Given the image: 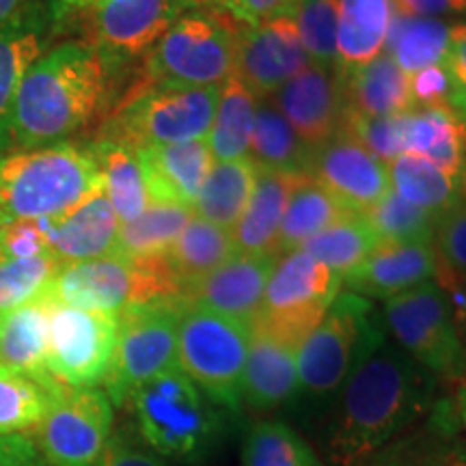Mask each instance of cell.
Wrapping results in <instances>:
<instances>
[{
	"mask_svg": "<svg viewBox=\"0 0 466 466\" xmlns=\"http://www.w3.org/2000/svg\"><path fill=\"white\" fill-rule=\"evenodd\" d=\"M442 66H445L453 85L451 108L462 116L466 124V22H458L456 37H453L451 50Z\"/></svg>",
	"mask_w": 466,
	"mask_h": 466,
	"instance_id": "51",
	"label": "cell"
},
{
	"mask_svg": "<svg viewBox=\"0 0 466 466\" xmlns=\"http://www.w3.org/2000/svg\"><path fill=\"white\" fill-rule=\"evenodd\" d=\"M436 255L432 244L380 240L363 264L343 277L346 291L363 299L389 300L393 296L434 281Z\"/></svg>",
	"mask_w": 466,
	"mask_h": 466,
	"instance_id": "20",
	"label": "cell"
},
{
	"mask_svg": "<svg viewBox=\"0 0 466 466\" xmlns=\"http://www.w3.org/2000/svg\"><path fill=\"white\" fill-rule=\"evenodd\" d=\"M26 3L28 0H0V26L9 22Z\"/></svg>",
	"mask_w": 466,
	"mask_h": 466,
	"instance_id": "57",
	"label": "cell"
},
{
	"mask_svg": "<svg viewBox=\"0 0 466 466\" xmlns=\"http://www.w3.org/2000/svg\"><path fill=\"white\" fill-rule=\"evenodd\" d=\"M395 11L415 17L466 15V0H393Z\"/></svg>",
	"mask_w": 466,
	"mask_h": 466,
	"instance_id": "54",
	"label": "cell"
},
{
	"mask_svg": "<svg viewBox=\"0 0 466 466\" xmlns=\"http://www.w3.org/2000/svg\"><path fill=\"white\" fill-rule=\"evenodd\" d=\"M46 299L86 311L119 313L130 305L182 299L165 258L130 261L119 255L74 261L58 268Z\"/></svg>",
	"mask_w": 466,
	"mask_h": 466,
	"instance_id": "9",
	"label": "cell"
},
{
	"mask_svg": "<svg viewBox=\"0 0 466 466\" xmlns=\"http://www.w3.org/2000/svg\"><path fill=\"white\" fill-rule=\"evenodd\" d=\"M436 275L466 279V203L458 201L434 220Z\"/></svg>",
	"mask_w": 466,
	"mask_h": 466,
	"instance_id": "46",
	"label": "cell"
},
{
	"mask_svg": "<svg viewBox=\"0 0 466 466\" xmlns=\"http://www.w3.org/2000/svg\"><path fill=\"white\" fill-rule=\"evenodd\" d=\"M458 199L466 203V162L458 173Z\"/></svg>",
	"mask_w": 466,
	"mask_h": 466,
	"instance_id": "59",
	"label": "cell"
},
{
	"mask_svg": "<svg viewBox=\"0 0 466 466\" xmlns=\"http://www.w3.org/2000/svg\"><path fill=\"white\" fill-rule=\"evenodd\" d=\"M149 203H177L195 208L201 186L212 168L208 138L175 145H154L137 151Z\"/></svg>",
	"mask_w": 466,
	"mask_h": 466,
	"instance_id": "22",
	"label": "cell"
},
{
	"mask_svg": "<svg viewBox=\"0 0 466 466\" xmlns=\"http://www.w3.org/2000/svg\"><path fill=\"white\" fill-rule=\"evenodd\" d=\"M434 283L445 291L447 299L451 302L453 318H456V326H458V335H460V341H462L464 357H466V279L436 275Z\"/></svg>",
	"mask_w": 466,
	"mask_h": 466,
	"instance_id": "55",
	"label": "cell"
},
{
	"mask_svg": "<svg viewBox=\"0 0 466 466\" xmlns=\"http://www.w3.org/2000/svg\"><path fill=\"white\" fill-rule=\"evenodd\" d=\"M190 5H209V7L225 9V0H188ZM227 11V9H225Z\"/></svg>",
	"mask_w": 466,
	"mask_h": 466,
	"instance_id": "60",
	"label": "cell"
},
{
	"mask_svg": "<svg viewBox=\"0 0 466 466\" xmlns=\"http://www.w3.org/2000/svg\"><path fill=\"white\" fill-rule=\"evenodd\" d=\"M0 253L9 258H37L50 253L46 225L42 220H14L0 225Z\"/></svg>",
	"mask_w": 466,
	"mask_h": 466,
	"instance_id": "48",
	"label": "cell"
},
{
	"mask_svg": "<svg viewBox=\"0 0 466 466\" xmlns=\"http://www.w3.org/2000/svg\"><path fill=\"white\" fill-rule=\"evenodd\" d=\"M126 406L138 439L173 464L206 462L223 441L218 406L179 367L141 384Z\"/></svg>",
	"mask_w": 466,
	"mask_h": 466,
	"instance_id": "5",
	"label": "cell"
},
{
	"mask_svg": "<svg viewBox=\"0 0 466 466\" xmlns=\"http://www.w3.org/2000/svg\"><path fill=\"white\" fill-rule=\"evenodd\" d=\"M240 466H322L318 453L281 419H261L247 430Z\"/></svg>",
	"mask_w": 466,
	"mask_h": 466,
	"instance_id": "42",
	"label": "cell"
},
{
	"mask_svg": "<svg viewBox=\"0 0 466 466\" xmlns=\"http://www.w3.org/2000/svg\"><path fill=\"white\" fill-rule=\"evenodd\" d=\"M48 300L42 299L0 313V365L28 374H48Z\"/></svg>",
	"mask_w": 466,
	"mask_h": 466,
	"instance_id": "34",
	"label": "cell"
},
{
	"mask_svg": "<svg viewBox=\"0 0 466 466\" xmlns=\"http://www.w3.org/2000/svg\"><path fill=\"white\" fill-rule=\"evenodd\" d=\"M378 242H380V238L363 218V214L350 212L337 223L326 227L324 231L309 238L300 250H305L319 264L333 270L343 281V277L363 264Z\"/></svg>",
	"mask_w": 466,
	"mask_h": 466,
	"instance_id": "41",
	"label": "cell"
},
{
	"mask_svg": "<svg viewBox=\"0 0 466 466\" xmlns=\"http://www.w3.org/2000/svg\"><path fill=\"white\" fill-rule=\"evenodd\" d=\"M63 387L50 374H28L0 365V436L37 430Z\"/></svg>",
	"mask_w": 466,
	"mask_h": 466,
	"instance_id": "32",
	"label": "cell"
},
{
	"mask_svg": "<svg viewBox=\"0 0 466 466\" xmlns=\"http://www.w3.org/2000/svg\"><path fill=\"white\" fill-rule=\"evenodd\" d=\"M294 22L311 66L335 69L339 0H299Z\"/></svg>",
	"mask_w": 466,
	"mask_h": 466,
	"instance_id": "45",
	"label": "cell"
},
{
	"mask_svg": "<svg viewBox=\"0 0 466 466\" xmlns=\"http://www.w3.org/2000/svg\"><path fill=\"white\" fill-rule=\"evenodd\" d=\"M93 158L100 167L110 206L119 223H132L147 209V186L137 151L113 138H100L91 147Z\"/></svg>",
	"mask_w": 466,
	"mask_h": 466,
	"instance_id": "36",
	"label": "cell"
},
{
	"mask_svg": "<svg viewBox=\"0 0 466 466\" xmlns=\"http://www.w3.org/2000/svg\"><path fill=\"white\" fill-rule=\"evenodd\" d=\"M244 22L229 11L195 5L182 11L145 56L147 83L223 86L236 74Z\"/></svg>",
	"mask_w": 466,
	"mask_h": 466,
	"instance_id": "6",
	"label": "cell"
},
{
	"mask_svg": "<svg viewBox=\"0 0 466 466\" xmlns=\"http://www.w3.org/2000/svg\"><path fill=\"white\" fill-rule=\"evenodd\" d=\"M350 212L352 209L343 206L322 184H318L311 175H305L296 190L291 192L288 209H285L281 227H279L277 258L300 248L309 238L324 231L326 227L337 223Z\"/></svg>",
	"mask_w": 466,
	"mask_h": 466,
	"instance_id": "37",
	"label": "cell"
},
{
	"mask_svg": "<svg viewBox=\"0 0 466 466\" xmlns=\"http://www.w3.org/2000/svg\"><path fill=\"white\" fill-rule=\"evenodd\" d=\"M48 231L50 253L61 264L110 258L116 253L119 218L106 192L100 190L58 220H42Z\"/></svg>",
	"mask_w": 466,
	"mask_h": 466,
	"instance_id": "24",
	"label": "cell"
},
{
	"mask_svg": "<svg viewBox=\"0 0 466 466\" xmlns=\"http://www.w3.org/2000/svg\"><path fill=\"white\" fill-rule=\"evenodd\" d=\"M184 302L160 299L119 311L113 365L104 380L113 406H126L141 384L177 367V326Z\"/></svg>",
	"mask_w": 466,
	"mask_h": 466,
	"instance_id": "11",
	"label": "cell"
},
{
	"mask_svg": "<svg viewBox=\"0 0 466 466\" xmlns=\"http://www.w3.org/2000/svg\"><path fill=\"white\" fill-rule=\"evenodd\" d=\"M255 108H258V97L236 74L218 89V106L214 124L209 127L208 143L220 162L248 158Z\"/></svg>",
	"mask_w": 466,
	"mask_h": 466,
	"instance_id": "39",
	"label": "cell"
},
{
	"mask_svg": "<svg viewBox=\"0 0 466 466\" xmlns=\"http://www.w3.org/2000/svg\"><path fill=\"white\" fill-rule=\"evenodd\" d=\"M277 258L236 255L184 289L182 299L250 326L259 316Z\"/></svg>",
	"mask_w": 466,
	"mask_h": 466,
	"instance_id": "19",
	"label": "cell"
},
{
	"mask_svg": "<svg viewBox=\"0 0 466 466\" xmlns=\"http://www.w3.org/2000/svg\"><path fill=\"white\" fill-rule=\"evenodd\" d=\"M248 357L244 367L242 404L270 412L294 401L299 391V350L275 337L248 329Z\"/></svg>",
	"mask_w": 466,
	"mask_h": 466,
	"instance_id": "25",
	"label": "cell"
},
{
	"mask_svg": "<svg viewBox=\"0 0 466 466\" xmlns=\"http://www.w3.org/2000/svg\"><path fill=\"white\" fill-rule=\"evenodd\" d=\"M436 382L387 337L354 367L326 415L329 462L365 466L432 410Z\"/></svg>",
	"mask_w": 466,
	"mask_h": 466,
	"instance_id": "1",
	"label": "cell"
},
{
	"mask_svg": "<svg viewBox=\"0 0 466 466\" xmlns=\"http://www.w3.org/2000/svg\"><path fill=\"white\" fill-rule=\"evenodd\" d=\"M102 3L104 0H50L48 14L55 33L63 31V28L72 25L76 17L85 15L86 11H96Z\"/></svg>",
	"mask_w": 466,
	"mask_h": 466,
	"instance_id": "56",
	"label": "cell"
},
{
	"mask_svg": "<svg viewBox=\"0 0 466 466\" xmlns=\"http://www.w3.org/2000/svg\"><path fill=\"white\" fill-rule=\"evenodd\" d=\"M236 255L238 248L231 229L192 217L173 247L167 250L165 261L184 294L190 283L199 281L201 277L217 270Z\"/></svg>",
	"mask_w": 466,
	"mask_h": 466,
	"instance_id": "31",
	"label": "cell"
},
{
	"mask_svg": "<svg viewBox=\"0 0 466 466\" xmlns=\"http://www.w3.org/2000/svg\"><path fill=\"white\" fill-rule=\"evenodd\" d=\"M250 154V160L259 168L299 175H309L313 158V149L302 141L270 97L261 100L255 108Z\"/></svg>",
	"mask_w": 466,
	"mask_h": 466,
	"instance_id": "35",
	"label": "cell"
},
{
	"mask_svg": "<svg viewBox=\"0 0 466 466\" xmlns=\"http://www.w3.org/2000/svg\"><path fill=\"white\" fill-rule=\"evenodd\" d=\"M97 466H175L156 451H151L138 434L130 428H121L110 436L106 450Z\"/></svg>",
	"mask_w": 466,
	"mask_h": 466,
	"instance_id": "49",
	"label": "cell"
},
{
	"mask_svg": "<svg viewBox=\"0 0 466 466\" xmlns=\"http://www.w3.org/2000/svg\"><path fill=\"white\" fill-rule=\"evenodd\" d=\"M382 318L371 300L352 291H339L313 333L300 343L299 391L305 415L319 419L329 415L337 395L363 357L387 339Z\"/></svg>",
	"mask_w": 466,
	"mask_h": 466,
	"instance_id": "4",
	"label": "cell"
},
{
	"mask_svg": "<svg viewBox=\"0 0 466 466\" xmlns=\"http://www.w3.org/2000/svg\"><path fill=\"white\" fill-rule=\"evenodd\" d=\"M116 333L119 313L86 311L48 300L46 370L66 387H97L113 365Z\"/></svg>",
	"mask_w": 466,
	"mask_h": 466,
	"instance_id": "13",
	"label": "cell"
},
{
	"mask_svg": "<svg viewBox=\"0 0 466 466\" xmlns=\"http://www.w3.org/2000/svg\"><path fill=\"white\" fill-rule=\"evenodd\" d=\"M220 86L147 83L126 97L102 138L138 151L208 138L218 106Z\"/></svg>",
	"mask_w": 466,
	"mask_h": 466,
	"instance_id": "7",
	"label": "cell"
},
{
	"mask_svg": "<svg viewBox=\"0 0 466 466\" xmlns=\"http://www.w3.org/2000/svg\"><path fill=\"white\" fill-rule=\"evenodd\" d=\"M309 175L359 214L374 208L393 190L389 165L371 156L346 132L313 149Z\"/></svg>",
	"mask_w": 466,
	"mask_h": 466,
	"instance_id": "17",
	"label": "cell"
},
{
	"mask_svg": "<svg viewBox=\"0 0 466 466\" xmlns=\"http://www.w3.org/2000/svg\"><path fill=\"white\" fill-rule=\"evenodd\" d=\"M52 35L55 26L48 7L39 0H28L9 22L0 26V138H7L17 86L28 67L44 55Z\"/></svg>",
	"mask_w": 466,
	"mask_h": 466,
	"instance_id": "23",
	"label": "cell"
},
{
	"mask_svg": "<svg viewBox=\"0 0 466 466\" xmlns=\"http://www.w3.org/2000/svg\"><path fill=\"white\" fill-rule=\"evenodd\" d=\"M365 466H466V441L453 400H439L421 421Z\"/></svg>",
	"mask_w": 466,
	"mask_h": 466,
	"instance_id": "21",
	"label": "cell"
},
{
	"mask_svg": "<svg viewBox=\"0 0 466 466\" xmlns=\"http://www.w3.org/2000/svg\"><path fill=\"white\" fill-rule=\"evenodd\" d=\"M401 151L456 175L466 162V124L450 106H412L398 115Z\"/></svg>",
	"mask_w": 466,
	"mask_h": 466,
	"instance_id": "27",
	"label": "cell"
},
{
	"mask_svg": "<svg viewBox=\"0 0 466 466\" xmlns=\"http://www.w3.org/2000/svg\"><path fill=\"white\" fill-rule=\"evenodd\" d=\"M270 102L311 149L322 147L343 130L346 100L335 69L309 66L272 93Z\"/></svg>",
	"mask_w": 466,
	"mask_h": 466,
	"instance_id": "18",
	"label": "cell"
},
{
	"mask_svg": "<svg viewBox=\"0 0 466 466\" xmlns=\"http://www.w3.org/2000/svg\"><path fill=\"white\" fill-rule=\"evenodd\" d=\"M258 184V165L250 158L225 160L209 168L192 212L225 229H233Z\"/></svg>",
	"mask_w": 466,
	"mask_h": 466,
	"instance_id": "33",
	"label": "cell"
},
{
	"mask_svg": "<svg viewBox=\"0 0 466 466\" xmlns=\"http://www.w3.org/2000/svg\"><path fill=\"white\" fill-rule=\"evenodd\" d=\"M61 266L52 253L37 258H9L0 253V313L46 296Z\"/></svg>",
	"mask_w": 466,
	"mask_h": 466,
	"instance_id": "43",
	"label": "cell"
},
{
	"mask_svg": "<svg viewBox=\"0 0 466 466\" xmlns=\"http://www.w3.org/2000/svg\"><path fill=\"white\" fill-rule=\"evenodd\" d=\"M188 7V0H104L93 11V48L108 66L147 56Z\"/></svg>",
	"mask_w": 466,
	"mask_h": 466,
	"instance_id": "16",
	"label": "cell"
},
{
	"mask_svg": "<svg viewBox=\"0 0 466 466\" xmlns=\"http://www.w3.org/2000/svg\"><path fill=\"white\" fill-rule=\"evenodd\" d=\"M311 66L300 42L294 15H281L261 25H244L238 39L236 76L266 100Z\"/></svg>",
	"mask_w": 466,
	"mask_h": 466,
	"instance_id": "15",
	"label": "cell"
},
{
	"mask_svg": "<svg viewBox=\"0 0 466 466\" xmlns=\"http://www.w3.org/2000/svg\"><path fill=\"white\" fill-rule=\"evenodd\" d=\"M352 138L363 145L371 156L389 165L398 158L401 151L400 130H398V115L395 116H363L350 113L346 108V119H343V130Z\"/></svg>",
	"mask_w": 466,
	"mask_h": 466,
	"instance_id": "47",
	"label": "cell"
},
{
	"mask_svg": "<svg viewBox=\"0 0 466 466\" xmlns=\"http://www.w3.org/2000/svg\"><path fill=\"white\" fill-rule=\"evenodd\" d=\"M389 175H391L393 190L401 199L425 209L432 217H439L460 201L456 175L447 173L445 168L436 167L421 156L400 154L389 162Z\"/></svg>",
	"mask_w": 466,
	"mask_h": 466,
	"instance_id": "40",
	"label": "cell"
},
{
	"mask_svg": "<svg viewBox=\"0 0 466 466\" xmlns=\"http://www.w3.org/2000/svg\"><path fill=\"white\" fill-rule=\"evenodd\" d=\"M458 22L441 17H415L395 14L384 52L398 63L408 78L425 67L442 66L450 55Z\"/></svg>",
	"mask_w": 466,
	"mask_h": 466,
	"instance_id": "30",
	"label": "cell"
},
{
	"mask_svg": "<svg viewBox=\"0 0 466 466\" xmlns=\"http://www.w3.org/2000/svg\"><path fill=\"white\" fill-rule=\"evenodd\" d=\"M192 217L195 212L190 208L177 203H149L137 220L121 223L115 255L130 261L165 258Z\"/></svg>",
	"mask_w": 466,
	"mask_h": 466,
	"instance_id": "38",
	"label": "cell"
},
{
	"mask_svg": "<svg viewBox=\"0 0 466 466\" xmlns=\"http://www.w3.org/2000/svg\"><path fill=\"white\" fill-rule=\"evenodd\" d=\"M0 466H50L28 434L0 436Z\"/></svg>",
	"mask_w": 466,
	"mask_h": 466,
	"instance_id": "53",
	"label": "cell"
},
{
	"mask_svg": "<svg viewBox=\"0 0 466 466\" xmlns=\"http://www.w3.org/2000/svg\"><path fill=\"white\" fill-rule=\"evenodd\" d=\"M350 113L363 116H395L412 108L410 78L387 52L350 72H337Z\"/></svg>",
	"mask_w": 466,
	"mask_h": 466,
	"instance_id": "28",
	"label": "cell"
},
{
	"mask_svg": "<svg viewBox=\"0 0 466 466\" xmlns=\"http://www.w3.org/2000/svg\"><path fill=\"white\" fill-rule=\"evenodd\" d=\"M453 408H456L458 421L462 425V430L466 432V382L460 384L456 395H453Z\"/></svg>",
	"mask_w": 466,
	"mask_h": 466,
	"instance_id": "58",
	"label": "cell"
},
{
	"mask_svg": "<svg viewBox=\"0 0 466 466\" xmlns=\"http://www.w3.org/2000/svg\"><path fill=\"white\" fill-rule=\"evenodd\" d=\"M299 0H225V9L244 25H261L281 15H294Z\"/></svg>",
	"mask_w": 466,
	"mask_h": 466,
	"instance_id": "52",
	"label": "cell"
},
{
	"mask_svg": "<svg viewBox=\"0 0 466 466\" xmlns=\"http://www.w3.org/2000/svg\"><path fill=\"white\" fill-rule=\"evenodd\" d=\"M104 190L91 147L55 143L0 158V225L58 220Z\"/></svg>",
	"mask_w": 466,
	"mask_h": 466,
	"instance_id": "3",
	"label": "cell"
},
{
	"mask_svg": "<svg viewBox=\"0 0 466 466\" xmlns=\"http://www.w3.org/2000/svg\"><path fill=\"white\" fill-rule=\"evenodd\" d=\"M363 218L370 223V227L380 240L404 244H432L436 217L421 208L412 206L406 199H401L395 190L389 192L374 208L365 209Z\"/></svg>",
	"mask_w": 466,
	"mask_h": 466,
	"instance_id": "44",
	"label": "cell"
},
{
	"mask_svg": "<svg viewBox=\"0 0 466 466\" xmlns=\"http://www.w3.org/2000/svg\"><path fill=\"white\" fill-rule=\"evenodd\" d=\"M110 66L93 46L66 42L44 52L17 86L7 138L20 149L63 143L104 108Z\"/></svg>",
	"mask_w": 466,
	"mask_h": 466,
	"instance_id": "2",
	"label": "cell"
},
{
	"mask_svg": "<svg viewBox=\"0 0 466 466\" xmlns=\"http://www.w3.org/2000/svg\"><path fill=\"white\" fill-rule=\"evenodd\" d=\"M395 14L393 0H339L335 72H350L374 61L387 42Z\"/></svg>",
	"mask_w": 466,
	"mask_h": 466,
	"instance_id": "29",
	"label": "cell"
},
{
	"mask_svg": "<svg viewBox=\"0 0 466 466\" xmlns=\"http://www.w3.org/2000/svg\"><path fill=\"white\" fill-rule=\"evenodd\" d=\"M113 423L115 406L104 389L63 387L33 441L50 466H97Z\"/></svg>",
	"mask_w": 466,
	"mask_h": 466,
	"instance_id": "14",
	"label": "cell"
},
{
	"mask_svg": "<svg viewBox=\"0 0 466 466\" xmlns=\"http://www.w3.org/2000/svg\"><path fill=\"white\" fill-rule=\"evenodd\" d=\"M453 85L445 66L425 67L410 76L412 106H450Z\"/></svg>",
	"mask_w": 466,
	"mask_h": 466,
	"instance_id": "50",
	"label": "cell"
},
{
	"mask_svg": "<svg viewBox=\"0 0 466 466\" xmlns=\"http://www.w3.org/2000/svg\"><path fill=\"white\" fill-rule=\"evenodd\" d=\"M305 175L270 171L258 167V184L247 209L231 229L238 255L277 258V238L291 192ZM279 259V258H277Z\"/></svg>",
	"mask_w": 466,
	"mask_h": 466,
	"instance_id": "26",
	"label": "cell"
},
{
	"mask_svg": "<svg viewBox=\"0 0 466 466\" xmlns=\"http://www.w3.org/2000/svg\"><path fill=\"white\" fill-rule=\"evenodd\" d=\"M382 322L395 346L434 380L466 382V357L451 302L434 281L384 300Z\"/></svg>",
	"mask_w": 466,
	"mask_h": 466,
	"instance_id": "10",
	"label": "cell"
},
{
	"mask_svg": "<svg viewBox=\"0 0 466 466\" xmlns=\"http://www.w3.org/2000/svg\"><path fill=\"white\" fill-rule=\"evenodd\" d=\"M339 291L341 277L305 250H289L275 264L264 305L248 329L261 330L299 350L322 322Z\"/></svg>",
	"mask_w": 466,
	"mask_h": 466,
	"instance_id": "12",
	"label": "cell"
},
{
	"mask_svg": "<svg viewBox=\"0 0 466 466\" xmlns=\"http://www.w3.org/2000/svg\"><path fill=\"white\" fill-rule=\"evenodd\" d=\"M250 330L220 313L184 302L177 326V367L214 404L242 410V380Z\"/></svg>",
	"mask_w": 466,
	"mask_h": 466,
	"instance_id": "8",
	"label": "cell"
}]
</instances>
